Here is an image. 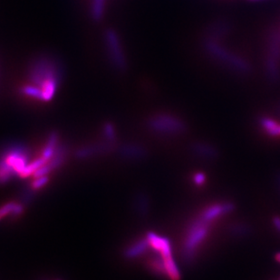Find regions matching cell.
<instances>
[{"instance_id": "obj_1", "label": "cell", "mask_w": 280, "mask_h": 280, "mask_svg": "<svg viewBox=\"0 0 280 280\" xmlns=\"http://www.w3.org/2000/svg\"><path fill=\"white\" fill-rule=\"evenodd\" d=\"M62 74V68L57 59L48 56H41L30 64L29 85L40 92L42 102H49L58 92Z\"/></svg>"}, {"instance_id": "obj_2", "label": "cell", "mask_w": 280, "mask_h": 280, "mask_svg": "<svg viewBox=\"0 0 280 280\" xmlns=\"http://www.w3.org/2000/svg\"><path fill=\"white\" fill-rule=\"evenodd\" d=\"M31 161L29 147L20 143H12L0 150V186L19 176Z\"/></svg>"}, {"instance_id": "obj_3", "label": "cell", "mask_w": 280, "mask_h": 280, "mask_svg": "<svg viewBox=\"0 0 280 280\" xmlns=\"http://www.w3.org/2000/svg\"><path fill=\"white\" fill-rule=\"evenodd\" d=\"M212 222L199 216L188 229V233L183 243V257L187 262L194 259L197 251L207 240L212 227Z\"/></svg>"}, {"instance_id": "obj_4", "label": "cell", "mask_w": 280, "mask_h": 280, "mask_svg": "<svg viewBox=\"0 0 280 280\" xmlns=\"http://www.w3.org/2000/svg\"><path fill=\"white\" fill-rule=\"evenodd\" d=\"M149 129L161 135L181 134L186 130V125L179 117L168 113H160L149 118Z\"/></svg>"}, {"instance_id": "obj_5", "label": "cell", "mask_w": 280, "mask_h": 280, "mask_svg": "<svg viewBox=\"0 0 280 280\" xmlns=\"http://www.w3.org/2000/svg\"><path fill=\"white\" fill-rule=\"evenodd\" d=\"M204 47L207 52L210 53L213 58L229 66L232 70L241 73H247L250 70V67L247 63V61L229 52V50H227L225 47L219 46L215 41L212 39L205 41Z\"/></svg>"}, {"instance_id": "obj_6", "label": "cell", "mask_w": 280, "mask_h": 280, "mask_svg": "<svg viewBox=\"0 0 280 280\" xmlns=\"http://www.w3.org/2000/svg\"><path fill=\"white\" fill-rule=\"evenodd\" d=\"M104 37L111 62L116 70L123 71L126 68V60L118 35L115 30H107Z\"/></svg>"}, {"instance_id": "obj_7", "label": "cell", "mask_w": 280, "mask_h": 280, "mask_svg": "<svg viewBox=\"0 0 280 280\" xmlns=\"http://www.w3.org/2000/svg\"><path fill=\"white\" fill-rule=\"evenodd\" d=\"M234 209L233 204L230 202H222V203H217V204L211 205L204 209L203 211L200 213V216L203 217L204 219L209 221H216L221 216L231 212Z\"/></svg>"}, {"instance_id": "obj_8", "label": "cell", "mask_w": 280, "mask_h": 280, "mask_svg": "<svg viewBox=\"0 0 280 280\" xmlns=\"http://www.w3.org/2000/svg\"><path fill=\"white\" fill-rule=\"evenodd\" d=\"M146 239L148 240L150 246L155 250L158 251L163 258L172 257L171 243L167 239L153 232L147 234Z\"/></svg>"}, {"instance_id": "obj_9", "label": "cell", "mask_w": 280, "mask_h": 280, "mask_svg": "<svg viewBox=\"0 0 280 280\" xmlns=\"http://www.w3.org/2000/svg\"><path fill=\"white\" fill-rule=\"evenodd\" d=\"M112 146H113L112 143L96 145V146H85V147L79 148L75 153V155L78 158H90V157H93V156L97 155V154L108 152Z\"/></svg>"}, {"instance_id": "obj_10", "label": "cell", "mask_w": 280, "mask_h": 280, "mask_svg": "<svg viewBox=\"0 0 280 280\" xmlns=\"http://www.w3.org/2000/svg\"><path fill=\"white\" fill-rule=\"evenodd\" d=\"M149 246L150 245L147 239L138 240L130 245L128 248H126V250L124 251V257L128 259H134L136 257H141L148 250Z\"/></svg>"}, {"instance_id": "obj_11", "label": "cell", "mask_w": 280, "mask_h": 280, "mask_svg": "<svg viewBox=\"0 0 280 280\" xmlns=\"http://www.w3.org/2000/svg\"><path fill=\"white\" fill-rule=\"evenodd\" d=\"M147 267L154 274L157 275L161 278H168L164 260L160 254V256H155V257L149 258L147 261Z\"/></svg>"}, {"instance_id": "obj_12", "label": "cell", "mask_w": 280, "mask_h": 280, "mask_svg": "<svg viewBox=\"0 0 280 280\" xmlns=\"http://www.w3.org/2000/svg\"><path fill=\"white\" fill-rule=\"evenodd\" d=\"M119 153L124 158L139 159L144 157L145 150L143 147L137 145H125L121 147Z\"/></svg>"}, {"instance_id": "obj_13", "label": "cell", "mask_w": 280, "mask_h": 280, "mask_svg": "<svg viewBox=\"0 0 280 280\" xmlns=\"http://www.w3.org/2000/svg\"><path fill=\"white\" fill-rule=\"evenodd\" d=\"M192 149L196 155L201 158H214L217 157V149L214 146H211L206 143L199 142L192 146Z\"/></svg>"}, {"instance_id": "obj_14", "label": "cell", "mask_w": 280, "mask_h": 280, "mask_svg": "<svg viewBox=\"0 0 280 280\" xmlns=\"http://www.w3.org/2000/svg\"><path fill=\"white\" fill-rule=\"evenodd\" d=\"M260 125L269 136H280V125L277 121H275L274 119L269 117H262L260 119Z\"/></svg>"}, {"instance_id": "obj_15", "label": "cell", "mask_w": 280, "mask_h": 280, "mask_svg": "<svg viewBox=\"0 0 280 280\" xmlns=\"http://www.w3.org/2000/svg\"><path fill=\"white\" fill-rule=\"evenodd\" d=\"M163 260H164V264H165V269L168 278L171 280H181L180 270L178 269L177 265L173 260L172 257L163 258Z\"/></svg>"}, {"instance_id": "obj_16", "label": "cell", "mask_w": 280, "mask_h": 280, "mask_svg": "<svg viewBox=\"0 0 280 280\" xmlns=\"http://www.w3.org/2000/svg\"><path fill=\"white\" fill-rule=\"evenodd\" d=\"M103 9H104V0H93L92 5V17L99 21L103 18Z\"/></svg>"}, {"instance_id": "obj_17", "label": "cell", "mask_w": 280, "mask_h": 280, "mask_svg": "<svg viewBox=\"0 0 280 280\" xmlns=\"http://www.w3.org/2000/svg\"><path fill=\"white\" fill-rule=\"evenodd\" d=\"M103 135L105 137V140L108 141L109 143H114L116 139V133H115V126L107 123L103 127Z\"/></svg>"}, {"instance_id": "obj_18", "label": "cell", "mask_w": 280, "mask_h": 280, "mask_svg": "<svg viewBox=\"0 0 280 280\" xmlns=\"http://www.w3.org/2000/svg\"><path fill=\"white\" fill-rule=\"evenodd\" d=\"M49 181V177L48 175H43V176H39V177H35V179L33 181V183L31 184V188L35 191L41 189L42 187H45L46 184Z\"/></svg>"}, {"instance_id": "obj_19", "label": "cell", "mask_w": 280, "mask_h": 280, "mask_svg": "<svg viewBox=\"0 0 280 280\" xmlns=\"http://www.w3.org/2000/svg\"><path fill=\"white\" fill-rule=\"evenodd\" d=\"M137 207L138 210H139L140 213H142L143 215L147 213V211H148V202H147V199H146L144 196H142V197H139V198H138Z\"/></svg>"}, {"instance_id": "obj_20", "label": "cell", "mask_w": 280, "mask_h": 280, "mask_svg": "<svg viewBox=\"0 0 280 280\" xmlns=\"http://www.w3.org/2000/svg\"><path fill=\"white\" fill-rule=\"evenodd\" d=\"M205 181H206V175L202 172L196 173L193 176V182L197 186H202L205 183Z\"/></svg>"}, {"instance_id": "obj_21", "label": "cell", "mask_w": 280, "mask_h": 280, "mask_svg": "<svg viewBox=\"0 0 280 280\" xmlns=\"http://www.w3.org/2000/svg\"><path fill=\"white\" fill-rule=\"evenodd\" d=\"M273 225L277 231L280 234V216H275L273 218Z\"/></svg>"}, {"instance_id": "obj_22", "label": "cell", "mask_w": 280, "mask_h": 280, "mask_svg": "<svg viewBox=\"0 0 280 280\" xmlns=\"http://www.w3.org/2000/svg\"><path fill=\"white\" fill-rule=\"evenodd\" d=\"M276 259H277L278 262L280 263V253H278V254L276 255Z\"/></svg>"}, {"instance_id": "obj_23", "label": "cell", "mask_w": 280, "mask_h": 280, "mask_svg": "<svg viewBox=\"0 0 280 280\" xmlns=\"http://www.w3.org/2000/svg\"><path fill=\"white\" fill-rule=\"evenodd\" d=\"M277 180H278V185H279V187H280V175H278Z\"/></svg>"}, {"instance_id": "obj_24", "label": "cell", "mask_w": 280, "mask_h": 280, "mask_svg": "<svg viewBox=\"0 0 280 280\" xmlns=\"http://www.w3.org/2000/svg\"><path fill=\"white\" fill-rule=\"evenodd\" d=\"M0 220H1V217H0Z\"/></svg>"}]
</instances>
